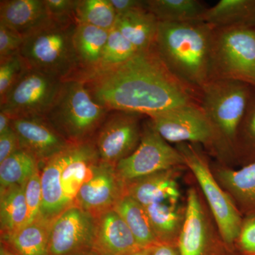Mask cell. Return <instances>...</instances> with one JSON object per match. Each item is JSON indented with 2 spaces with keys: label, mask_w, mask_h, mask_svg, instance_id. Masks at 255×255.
<instances>
[{
  "label": "cell",
  "mask_w": 255,
  "mask_h": 255,
  "mask_svg": "<svg viewBox=\"0 0 255 255\" xmlns=\"http://www.w3.org/2000/svg\"><path fill=\"white\" fill-rule=\"evenodd\" d=\"M28 68L19 54L0 61V101Z\"/></svg>",
  "instance_id": "32"
},
{
  "label": "cell",
  "mask_w": 255,
  "mask_h": 255,
  "mask_svg": "<svg viewBox=\"0 0 255 255\" xmlns=\"http://www.w3.org/2000/svg\"><path fill=\"white\" fill-rule=\"evenodd\" d=\"M100 161L91 140L71 144L42 164L41 217L52 221L75 206L79 190Z\"/></svg>",
  "instance_id": "3"
},
{
  "label": "cell",
  "mask_w": 255,
  "mask_h": 255,
  "mask_svg": "<svg viewBox=\"0 0 255 255\" xmlns=\"http://www.w3.org/2000/svg\"><path fill=\"white\" fill-rule=\"evenodd\" d=\"M143 249L127 223L114 209L96 218L94 253L97 255H129Z\"/></svg>",
  "instance_id": "17"
},
{
  "label": "cell",
  "mask_w": 255,
  "mask_h": 255,
  "mask_svg": "<svg viewBox=\"0 0 255 255\" xmlns=\"http://www.w3.org/2000/svg\"><path fill=\"white\" fill-rule=\"evenodd\" d=\"M148 118L151 126L166 141L203 144L216 152V132L198 104L182 106Z\"/></svg>",
  "instance_id": "12"
},
{
  "label": "cell",
  "mask_w": 255,
  "mask_h": 255,
  "mask_svg": "<svg viewBox=\"0 0 255 255\" xmlns=\"http://www.w3.org/2000/svg\"><path fill=\"white\" fill-rule=\"evenodd\" d=\"M81 81L100 105L150 117L194 105L196 92L179 81L155 48L139 52L122 65L92 74Z\"/></svg>",
  "instance_id": "1"
},
{
  "label": "cell",
  "mask_w": 255,
  "mask_h": 255,
  "mask_svg": "<svg viewBox=\"0 0 255 255\" xmlns=\"http://www.w3.org/2000/svg\"><path fill=\"white\" fill-rule=\"evenodd\" d=\"M40 169L36 157L20 149L0 162V189L16 184L24 185Z\"/></svg>",
  "instance_id": "29"
},
{
  "label": "cell",
  "mask_w": 255,
  "mask_h": 255,
  "mask_svg": "<svg viewBox=\"0 0 255 255\" xmlns=\"http://www.w3.org/2000/svg\"><path fill=\"white\" fill-rule=\"evenodd\" d=\"M51 19L44 0H1L0 24L26 37Z\"/></svg>",
  "instance_id": "19"
},
{
  "label": "cell",
  "mask_w": 255,
  "mask_h": 255,
  "mask_svg": "<svg viewBox=\"0 0 255 255\" xmlns=\"http://www.w3.org/2000/svg\"><path fill=\"white\" fill-rule=\"evenodd\" d=\"M64 82L28 68L0 101V111L11 119L44 118L59 97Z\"/></svg>",
  "instance_id": "9"
},
{
  "label": "cell",
  "mask_w": 255,
  "mask_h": 255,
  "mask_svg": "<svg viewBox=\"0 0 255 255\" xmlns=\"http://www.w3.org/2000/svg\"><path fill=\"white\" fill-rule=\"evenodd\" d=\"M255 152V101L251 100L238 132L237 150Z\"/></svg>",
  "instance_id": "34"
},
{
  "label": "cell",
  "mask_w": 255,
  "mask_h": 255,
  "mask_svg": "<svg viewBox=\"0 0 255 255\" xmlns=\"http://www.w3.org/2000/svg\"><path fill=\"white\" fill-rule=\"evenodd\" d=\"M159 21L146 8L117 15L115 26L137 52L153 48Z\"/></svg>",
  "instance_id": "22"
},
{
  "label": "cell",
  "mask_w": 255,
  "mask_h": 255,
  "mask_svg": "<svg viewBox=\"0 0 255 255\" xmlns=\"http://www.w3.org/2000/svg\"><path fill=\"white\" fill-rule=\"evenodd\" d=\"M110 1L117 15L146 8L145 1L141 0H110Z\"/></svg>",
  "instance_id": "39"
},
{
  "label": "cell",
  "mask_w": 255,
  "mask_h": 255,
  "mask_svg": "<svg viewBox=\"0 0 255 255\" xmlns=\"http://www.w3.org/2000/svg\"><path fill=\"white\" fill-rule=\"evenodd\" d=\"M0 255H20L17 253L10 249L9 247L5 246L3 243H0Z\"/></svg>",
  "instance_id": "42"
},
{
  "label": "cell",
  "mask_w": 255,
  "mask_h": 255,
  "mask_svg": "<svg viewBox=\"0 0 255 255\" xmlns=\"http://www.w3.org/2000/svg\"><path fill=\"white\" fill-rule=\"evenodd\" d=\"M117 18L110 0H78L75 9L78 23L110 31L115 26Z\"/></svg>",
  "instance_id": "30"
},
{
  "label": "cell",
  "mask_w": 255,
  "mask_h": 255,
  "mask_svg": "<svg viewBox=\"0 0 255 255\" xmlns=\"http://www.w3.org/2000/svg\"><path fill=\"white\" fill-rule=\"evenodd\" d=\"M114 210L127 223L135 241L141 248H149L158 243L145 207L125 194Z\"/></svg>",
  "instance_id": "26"
},
{
  "label": "cell",
  "mask_w": 255,
  "mask_h": 255,
  "mask_svg": "<svg viewBox=\"0 0 255 255\" xmlns=\"http://www.w3.org/2000/svg\"><path fill=\"white\" fill-rule=\"evenodd\" d=\"M180 169L161 171L127 183V194L143 206L162 202L177 204L181 198L177 179Z\"/></svg>",
  "instance_id": "18"
},
{
  "label": "cell",
  "mask_w": 255,
  "mask_h": 255,
  "mask_svg": "<svg viewBox=\"0 0 255 255\" xmlns=\"http://www.w3.org/2000/svg\"><path fill=\"white\" fill-rule=\"evenodd\" d=\"M141 116L111 111L92 140L102 162L116 167L135 150L141 140Z\"/></svg>",
  "instance_id": "13"
},
{
  "label": "cell",
  "mask_w": 255,
  "mask_h": 255,
  "mask_svg": "<svg viewBox=\"0 0 255 255\" xmlns=\"http://www.w3.org/2000/svg\"><path fill=\"white\" fill-rule=\"evenodd\" d=\"M214 28L203 21L159 22L154 48L169 72L193 91L212 80Z\"/></svg>",
  "instance_id": "2"
},
{
  "label": "cell",
  "mask_w": 255,
  "mask_h": 255,
  "mask_svg": "<svg viewBox=\"0 0 255 255\" xmlns=\"http://www.w3.org/2000/svg\"><path fill=\"white\" fill-rule=\"evenodd\" d=\"M24 193L28 209L27 223H29L41 217V169L28 179L27 182L24 184Z\"/></svg>",
  "instance_id": "33"
},
{
  "label": "cell",
  "mask_w": 255,
  "mask_h": 255,
  "mask_svg": "<svg viewBox=\"0 0 255 255\" xmlns=\"http://www.w3.org/2000/svg\"><path fill=\"white\" fill-rule=\"evenodd\" d=\"M20 150L17 135L12 128L0 134V162Z\"/></svg>",
  "instance_id": "38"
},
{
  "label": "cell",
  "mask_w": 255,
  "mask_h": 255,
  "mask_svg": "<svg viewBox=\"0 0 255 255\" xmlns=\"http://www.w3.org/2000/svg\"><path fill=\"white\" fill-rule=\"evenodd\" d=\"M159 243L178 246L186 216V205L162 202L144 206Z\"/></svg>",
  "instance_id": "25"
},
{
  "label": "cell",
  "mask_w": 255,
  "mask_h": 255,
  "mask_svg": "<svg viewBox=\"0 0 255 255\" xmlns=\"http://www.w3.org/2000/svg\"><path fill=\"white\" fill-rule=\"evenodd\" d=\"M110 31L78 23L73 41L75 53L80 68V76L78 80L95 73L100 67Z\"/></svg>",
  "instance_id": "21"
},
{
  "label": "cell",
  "mask_w": 255,
  "mask_h": 255,
  "mask_svg": "<svg viewBox=\"0 0 255 255\" xmlns=\"http://www.w3.org/2000/svg\"><path fill=\"white\" fill-rule=\"evenodd\" d=\"M129 255H149V248H143Z\"/></svg>",
  "instance_id": "43"
},
{
  "label": "cell",
  "mask_w": 255,
  "mask_h": 255,
  "mask_svg": "<svg viewBox=\"0 0 255 255\" xmlns=\"http://www.w3.org/2000/svg\"><path fill=\"white\" fill-rule=\"evenodd\" d=\"M126 194L127 184L116 167L100 161L79 190L75 206L97 218L114 209Z\"/></svg>",
  "instance_id": "15"
},
{
  "label": "cell",
  "mask_w": 255,
  "mask_h": 255,
  "mask_svg": "<svg viewBox=\"0 0 255 255\" xmlns=\"http://www.w3.org/2000/svg\"><path fill=\"white\" fill-rule=\"evenodd\" d=\"M146 9L159 22L201 21L207 8L198 0H145Z\"/></svg>",
  "instance_id": "28"
},
{
  "label": "cell",
  "mask_w": 255,
  "mask_h": 255,
  "mask_svg": "<svg viewBox=\"0 0 255 255\" xmlns=\"http://www.w3.org/2000/svg\"><path fill=\"white\" fill-rule=\"evenodd\" d=\"M149 255H181L179 248L173 245L157 243L149 248Z\"/></svg>",
  "instance_id": "40"
},
{
  "label": "cell",
  "mask_w": 255,
  "mask_h": 255,
  "mask_svg": "<svg viewBox=\"0 0 255 255\" xmlns=\"http://www.w3.org/2000/svg\"><path fill=\"white\" fill-rule=\"evenodd\" d=\"M51 223L38 218L15 232L1 235V243L20 255H48Z\"/></svg>",
  "instance_id": "23"
},
{
  "label": "cell",
  "mask_w": 255,
  "mask_h": 255,
  "mask_svg": "<svg viewBox=\"0 0 255 255\" xmlns=\"http://www.w3.org/2000/svg\"><path fill=\"white\" fill-rule=\"evenodd\" d=\"M11 127V118L0 111V134L4 133Z\"/></svg>",
  "instance_id": "41"
},
{
  "label": "cell",
  "mask_w": 255,
  "mask_h": 255,
  "mask_svg": "<svg viewBox=\"0 0 255 255\" xmlns=\"http://www.w3.org/2000/svg\"><path fill=\"white\" fill-rule=\"evenodd\" d=\"M75 20L50 19L23 38L19 55L28 68L63 81L78 80L80 68L74 47Z\"/></svg>",
  "instance_id": "4"
},
{
  "label": "cell",
  "mask_w": 255,
  "mask_h": 255,
  "mask_svg": "<svg viewBox=\"0 0 255 255\" xmlns=\"http://www.w3.org/2000/svg\"><path fill=\"white\" fill-rule=\"evenodd\" d=\"M187 168L195 177L211 215L225 242L234 250L243 216L229 194L221 187L209 166V161L196 145L177 144Z\"/></svg>",
  "instance_id": "7"
},
{
  "label": "cell",
  "mask_w": 255,
  "mask_h": 255,
  "mask_svg": "<svg viewBox=\"0 0 255 255\" xmlns=\"http://www.w3.org/2000/svg\"><path fill=\"white\" fill-rule=\"evenodd\" d=\"M249 85L239 80L215 79L199 92L198 105L216 132V152L223 157L237 150L240 127L251 100Z\"/></svg>",
  "instance_id": "5"
},
{
  "label": "cell",
  "mask_w": 255,
  "mask_h": 255,
  "mask_svg": "<svg viewBox=\"0 0 255 255\" xmlns=\"http://www.w3.org/2000/svg\"><path fill=\"white\" fill-rule=\"evenodd\" d=\"M214 175L243 217L255 215V161L237 170L219 167Z\"/></svg>",
  "instance_id": "20"
},
{
  "label": "cell",
  "mask_w": 255,
  "mask_h": 255,
  "mask_svg": "<svg viewBox=\"0 0 255 255\" xmlns=\"http://www.w3.org/2000/svg\"><path fill=\"white\" fill-rule=\"evenodd\" d=\"M23 43V37L0 24V61L19 54Z\"/></svg>",
  "instance_id": "36"
},
{
  "label": "cell",
  "mask_w": 255,
  "mask_h": 255,
  "mask_svg": "<svg viewBox=\"0 0 255 255\" xmlns=\"http://www.w3.org/2000/svg\"><path fill=\"white\" fill-rule=\"evenodd\" d=\"M96 218L78 206L52 221L48 255H87L93 251Z\"/></svg>",
  "instance_id": "14"
},
{
  "label": "cell",
  "mask_w": 255,
  "mask_h": 255,
  "mask_svg": "<svg viewBox=\"0 0 255 255\" xmlns=\"http://www.w3.org/2000/svg\"><path fill=\"white\" fill-rule=\"evenodd\" d=\"M28 221V209L24 185L10 186L0 189L1 235L15 232Z\"/></svg>",
  "instance_id": "27"
},
{
  "label": "cell",
  "mask_w": 255,
  "mask_h": 255,
  "mask_svg": "<svg viewBox=\"0 0 255 255\" xmlns=\"http://www.w3.org/2000/svg\"><path fill=\"white\" fill-rule=\"evenodd\" d=\"M234 249L238 255H255V215L243 217Z\"/></svg>",
  "instance_id": "35"
},
{
  "label": "cell",
  "mask_w": 255,
  "mask_h": 255,
  "mask_svg": "<svg viewBox=\"0 0 255 255\" xmlns=\"http://www.w3.org/2000/svg\"><path fill=\"white\" fill-rule=\"evenodd\" d=\"M87 255H97V254H95V253H94V252H92L91 253H90V254H88Z\"/></svg>",
  "instance_id": "44"
},
{
  "label": "cell",
  "mask_w": 255,
  "mask_h": 255,
  "mask_svg": "<svg viewBox=\"0 0 255 255\" xmlns=\"http://www.w3.org/2000/svg\"><path fill=\"white\" fill-rule=\"evenodd\" d=\"M178 248L181 255H238L223 240L211 211L194 187L188 190Z\"/></svg>",
  "instance_id": "10"
},
{
  "label": "cell",
  "mask_w": 255,
  "mask_h": 255,
  "mask_svg": "<svg viewBox=\"0 0 255 255\" xmlns=\"http://www.w3.org/2000/svg\"><path fill=\"white\" fill-rule=\"evenodd\" d=\"M111 111L94 100L85 82H64L56 102L45 119L72 144L91 141Z\"/></svg>",
  "instance_id": "6"
},
{
  "label": "cell",
  "mask_w": 255,
  "mask_h": 255,
  "mask_svg": "<svg viewBox=\"0 0 255 255\" xmlns=\"http://www.w3.org/2000/svg\"><path fill=\"white\" fill-rule=\"evenodd\" d=\"M20 149L29 152L42 164L71 145L43 117L11 119Z\"/></svg>",
  "instance_id": "16"
},
{
  "label": "cell",
  "mask_w": 255,
  "mask_h": 255,
  "mask_svg": "<svg viewBox=\"0 0 255 255\" xmlns=\"http://www.w3.org/2000/svg\"><path fill=\"white\" fill-rule=\"evenodd\" d=\"M51 19L70 21L75 19V9L78 0H44Z\"/></svg>",
  "instance_id": "37"
},
{
  "label": "cell",
  "mask_w": 255,
  "mask_h": 255,
  "mask_svg": "<svg viewBox=\"0 0 255 255\" xmlns=\"http://www.w3.org/2000/svg\"><path fill=\"white\" fill-rule=\"evenodd\" d=\"M186 167L184 157L177 147L170 145L147 122L142 128L140 144L127 158L116 166V170L126 184L174 168Z\"/></svg>",
  "instance_id": "11"
},
{
  "label": "cell",
  "mask_w": 255,
  "mask_h": 255,
  "mask_svg": "<svg viewBox=\"0 0 255 255\" xmlns=\"http://www.w3.org/2000/svg\"><path fill=\"white\" fill-rule=\"evenodd\" d=\"M215 79L239 80L255 86V28H214L212 80Z\"/></svg>",
  "instance_id": "8"
},
{
  "label": "cell",
  "mask_w": 255,
  "mask_h": 255,
  "mask_svg": "<svg viewBox=\"0 0 255 255\" xmlns=\"http://www.w3.org/2000/svg\"><path fill=\"white\" fill-rule=\"evenodd\" d=\"M137 53L135 47L114 26L110 31L100 67L95 73L122 65Z\"/></svg>",
  "instance_id": "31"
},
{
  "label": "cell",
  "mask_w": 255,
  "mask_h": 255,
  "mask_svg": "<svg viewBox=\"0 0 255 255\" xmlns=\"http://www.w3.org/2000/svg\"><path fill=\"white\" fill-rule=\"evenodd\" d=\"M201 21L215 29L241 26L255 28V0H221L206 9Z\"/></svg>",
  "instance_id": "24"
}]
</instances>
